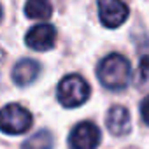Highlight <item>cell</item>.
Returning <instances> with one entry per match:
<instances>
[{
    "instance_id": "6da1fadb",
    "label": "cell",
    "mask_w": 149,
    "mask_h": 149,
    "mask_svg": "<svg viewBox=\"0 0 149 149\" xmlns=\"http://www.w3.org/2000/svg\"><path fill=\"white\" fill-rule=\"evenodd\" d=\"M130 72H132V67L128 60L118 53L105 56L100 61L97 70L100 83L109 90H123L130 81Z\"/></svg>"
},
{
    "instance_id": "7a4b0ae2",
    "label": "cell",
    "mask_w": 149,
    "mask_h": 149,
    "mask_svg": "<svg viewBox=\"0 0 149 149\" xmlns=\"http://www.w3.org/2000/svg\"><path fill=\"white\" fill-rule=\"evenodd\" d=\"M90 98V86L88 83L77 76V74H70L63 77L58 84V100L63 107H79Z\"/></svg>"
},
{
    "instance_id": "3957f363",
    "label": "cell",
    "mask_w": 149,
    "mask_h": 149,
    "mask_svg": "<svg viewBox=\"0 0 149 149\" xmlns=\"http://www.w3.org/2000/svg\"><path fill=\"white\" fill-rule=\"evenodd\" d=\"M30 126H32V114L19 104H9L4 109H0V130L2 132L11 135H19L25 133Z\"/></svg>"
},
{
    "instance_id": "277c9868",
    "label": "cell",
    "mask_w": 149,
    "mask_h": 149,
    "mask_svg": "<svg viewBox=\"0 0 149 149\" xmlns=\"http://www.w3.org/2000/svg\"><path fill=\"white\" fill-rule=\"evenodd\" d=\"M100 142V130L91 121H83L74 126L68 137L70 149H95Z\"/></svg>"
},
{
    "instance_id": "5b68a950",
    "label": "cell",
    "mask_w": 149,
    "mask_h": 149,
    "mask_svg": "<svg viewBox=\"0 0 149 149\" xmlns=\"http://www.w3.org/2000/svg\"><path fill=\"white\" fill-rule=\"evenodd\" d=\"M98 16L104 26H121L128 18V6L123 0H98Z\"/></svg>"
},
{
    "instance_id": "8992f818",
    "label": "cell",
    "mask_w": 149,
    "mask_h": 149,
    "mask_svg": "<svg viewBox=\"0 0 149 149\" xmlns=\"http://www.w3.org/2000/svg\"><path fill=\"white\" fill-rule=\"evenodd\" d=\"M25 42H26L28 47H32L35 51H47L56 42V28L49 23L37 25V26L28 30V33L25 37Z\"/></svg>"
},
{
    "instance_id": "52a82bcc",
    "label": "cell",
    "mask_w": 149,
    "mask_h": 149,
    "mask_svg": "<svg viewBox=\"0 0 149 149\" xmlns=\"http://www.w3.org/2000/svg\"><path fill=\"white\" fill-rule=\"evenodd\" d=\"M105 125H107V130L112 135H125V133H128L130 128H132L128 109L123 107V105H112L109 109V112H107Z\"/></svg>"
},
{
    "instance_id": "ba28073f",
    "label": "cell",
    "mask_w": 149,
    "mask_h": 149,
    "mask_svg": "<svg viewBox=\"0 0 149 149\" xmlns=\"http://www.w3.org/2000/svg\"><path fill=\"white\" fill-rule=\"evenodd\" d=\"M40 72V65L32 60V58H25L21 61H18L13 68V81L18 86H28L30 83H33Z\"/></svg>"
},
{
    "instance_id": "9c48e42d",
    "label": "cell",
    "mask_w": 149,
    "mask_h": 149,
    "mask_svg": "<svg viewBox=\"0 0 149 149\" xmlns=\"http://www.w3.org/2000/svg\"><path fill=\"white\" fill-rule=\"evenodd\" d=\"M25 14L32 19H49L53 14V6L49 0H26Z\"/></svg>"
},
{
    "instance_id": "30bf717a",
    "label": "cell",
    "mask_w": 149,
    "mask_h": 149,
    "mask_svg": "<svg viewBox=\"0 0 149 149\" xmlns=\"http://www.w3.org/2000/svg\"><path fill=\"white\" fill-rule=\"evenodd\" d=\"M51 147H53V135L47 130L37 132L23 144V149H51Z\"/></svg>"
},
{
    "instance_id": "8fae6325",
    "label": "cell",
    "mask_w": 149,
    "mask_h": 149,
    "mask_svg": "<svg viewBox=\"0 0 149 149\" xmlns=\"http://www.w3.org/2000/svg\"><path fill=\"white\" fill-rule=\"evenodd\" d=\"M135 83H137V86H147L149 84V56H144L140 60Z\"/></svg>"
},
{
    "instance_id": "7c38bea8",
    "label": "cell",
    "mask_w": 149,
    "mask_h": 149,
    "mask_svg": "<svg viewBox=\"0 0 149 149\" xmlns=\"http://www.w3.org/2000/svg\"><path fill=\"white\" fill-rule=\"evenodd\" d=\"M140 116H142V121L149 126V95L140 104Z\"/></svg>"
},
{
    "instance_id": "4fadbf2b",
    "label": "cell",
    "mask_w": 149,
    "mask_h": 149,
    "mask_svg": "<svg viewBox=\"0 0 149 149\" xmlns=\"http://www.w3.org/2000/svg\"><path fill=\"white\" fill-rule=\"evenodd\" d=\"M0 19H2V7H0Z\"/></svg>"
}]
</instances>
